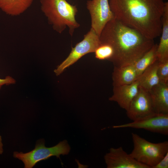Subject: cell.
Returning <instances> with one entry per match:
<instances>
[{
  "instance_id": "obj_1",
  "label": "cell",
  "mask_w": 168,
  "mask_h": 168,
  "mask_svg": "<svg viewBox=\"0 0 168 168\" xmlns=\"http://www.w3.org/2000/svg\"><path fill=\"white\" fill-rule=\"evenodd\" d=\"M116 19L147 38L160 36L165 2L163 0H109Z\"/></svg>"
},
{
  "instance_id": "obj_2",
  "label": "cell",
  "mask_w": 168,
  "mask_h": 168,
  "mask_svg": "<svg viewBox=\"0 0 168 168\" xmlns=\"http://www.w3.org/2000/svg\"><path fill=\"white\" fill-rule=\"evenodd\" d=\"M99 37L101 43L109 44L113 47L114 54L110 61L117 67L133 63L155 44L154 40L114 17L106 24Z\"/></svg>"
},
{
  "instance_id": "obj_3",
  "label": "cell",
  "mask_w": 168,
  "mask_h": 168,
  "mask_svg": "<svg viewBox=\"0 0 168 168\" xmlns=\"http://www.w3.org/2000/svg\"><path fill=\"white\" fill-rule=\"evenodd\" d=\"M40 2L41 11L53 29L61 34L67 27L72 36L75 30L80 26L75 18L78 12L76 6L66 0H40Z\"/></svg>"
},
{
  "instance_id": "obj_4",
  "label": "cell",
  "mask_w": 168,
  "mask_h": 168,
  "mask_svg": "<svg viewBox=\"0 0 168 168\" xmlns=\"http://www.w3.org/2000/svg\"><path fill=\"white\" fill-rule=\"evenodd\" d=\"M133 147L130 155L138 161L153 168L168 152V142H150L132 133Z\"/></svg>"
},
{
  "instance_id": "obj_5",
  "label": "cell",
  "mask_w": 168,
  "mask_h": 168,
  "mask_svg": "<svg viewBox=\"0 0 168 168\" xmlns=\"http://www.w3.org/2000/svg\"><path fill=\"white\" fill-rule=\"evenodd\" d=\"M44 144V140L40 139L37 142L33 150L26 153L15 152L13 156L23 162L24 168H32L38 162L47 160L52 156L59 158L61 155H67L70 150V147L65 140L50 147H46Z\"/></svg>"
},
{
  "instance_id": "obj_6",
  "label": "cell",
  "mask_w": 168,
  "mask_h": 168,
  "mask_svg": "<svg viewBox=\"0 0 168 168\" xmlns=\"http://www.w3.org/2000/svg\"><path fill=\"white\" fill-rule=\"evenodd\" d=\"M100 37L91 28L84 36L83 40L77 43L72 50L68 57L57 68L54 72L59 75L67 68L72 65L81 58L88 53H94L100 45Z\"/></svg>"
},
{
  "instance_id": "obj_7",
  "label": "cell",
  "mask_w": 168,
  "mask_h": 168,
  "mask_svg": "<svg viewBox=\"0 0 168 168\" xmlns=\"http://www.w3.org/2000/svg\"><path fill=\"white\" fill-rule=\"evenodd\" d=\"M86 6L91 16V28L100 36L106 24L114 18L109 0H88Z\"/></svg>"
},
{
  "instance_id": "obj_8",
  "label": "cell",
  "mask_w": 168,
  "mask_h": 168,
  "mask_svg": "<svg viewBox=\"0 0 168 168\" xmlns=\"http://www.w3.org/2000/svg\"><path fill=\"white\" fill-rule=\"evenodd\" d=\"M126 113L128 117L132 121L142 120L156 114L149 91L139 87L138 93Z\"/></svg>"
},
{
  "instance_id": "obj_9",
  "label": "cell",
  "mask_w": 168,
  "mask_h": 168,
  "mask_svg": "<svg viewBox=\"0 0 168 168\" xmlns=\"http://www.w3.org/2000/svg\"><path fill=\"white\" fill-rule=\"evenodd\" d=\"M113 128L142 129L164 135H168V114H156L142 120L114 125Z\"/></svg>"
},
{
  "instance_id": "obj_10",
  "label": "cell",
  "mask_w": 168,
  "mask_h": 168,
  "mask_svg": "<svg viewBox=\"0 0 168 168\" xmlns=\"http://www.w3.org/2000/svg\"><path fill=\"white\" fill-rule=\"evenodd\" d=\"M104 158L107 168H150L135 160L121 147L110 148Z\"/></svg>"
},
{
  "instance_id": "obj_11",
  "label": "cell",
  "mask_w": 168,
  "mask_h": 168,
  "mask_svg": "<svg viewBox=\"0 0 168 168\" xmlns=\"http://www.w3.org/2000/svg\"><path fill=\"white\" fill-rule=\"evenodd\" d=\"M139 85L138 78L130 84L113 86V94L109 100L116 102L121 108L126 111L138 93Z\"/></svg>"
},
{
  "instance_id": "obj_12",
  "label": "cell",
  "mask_w": 168,
  "mask_h": 168,
  "mask_svg": "<svg viewBox=\"0 0 168 168\" xmlns=\"http://www.w3.org/2000/svg\"><path fill=\"white\" fill-rule=\"evenodd\" d=\"M149 92L156 113L168 114V83H159Z\"/></svg>"
},
{
  "instance_id": "obj_13",
  "label": "cell",
  "mask_w": 168,
  "mask_h": 168,
  "mask_svg": "<svg viewBox=\"0 0 168 168\" xmlns=\"http://www.w3.org/2000/svg\"><path fill=\"white\" fill-rule=\"evenodd\" d=\"M139 77L133 63L120 67L114 66L112 73L113 86L129 84Z\"/></svg>"
},
{
  "instance_id": "obj_14",
  "label": "cell",
  "mask_w": 168,
  "mask_h": 168,
  "mask_svg": "<svg viewBox=\"0 0 168 168\" xmlns=\"http://www.w3.org/2000/svg\"><path fill=\"white\" fill-rule=\"evenodd\" d=\"M161 36L156 54L159 62L168 60V2H165L162 19Z\"/></svg>"
},
{
  "instance_id": "obj_15",
  "label": "cell",
  "mask_w": 168,
  "mask_h": 168,
  "mask_svg": "<svg viewBox=\"0 0 168 168\" xmlns=\"http://www.w3.org/2000/svg\"><path fill=\"white\" fill-rule=\"evenodd\" d=\"M34 0H0V9L11 16L20 15L31 5Z\"/></svg>"
},
{
  "instance_id": "obj_16",
  "label": "cell",
  "mask_w": 168,
  "mask_h": 168,
  "mask_svg": "<svg viewBox=\"0 0 168 168\" xmlns=\"http://www.w3.org/2000/svg\"><path fill=\"white\" fill-rule=\"evenodd\" d=\"M158 60L148 67L139 77V87L149 91L160 83L157 75Z\"/></svg>"
},
{
  "instance_id": "obj_17",
  "label": "cell",
  "mask_w": 168,
  "mask_h": 168,
  "mask_svg": "<svg viewBox=\"0 0 168 168\" xmlns=\"http://www.w3.org/2000/svg\"><path fill=\"white\" fill-rule=\"evenodd\" d=\"M157 46V44H155L148 51L133 63L139 77L148 67L158 60Z\"/></svg>"
},
{
  "instance_id": "obj_18",
  "label": "cell",
  "mask_w": 168,
  "mask_h": 168,
  "mask_svg": "<svg viewBox=\"0 0 168 168\" xmlns=\"http://www.w3.org/2000/svg\"><path fill=\"white\" fill-rule=\"evenodd\" d=\"M95 57L99 60H110L113 56L114 49L110 44L101 43L95 52Z\"/></svg>"
},
{
  "instance_id": "obj_19",
  "label": "cell",
  "mask_w": 168,
  "mask_h": 168,
  "mask_svg": "<svg viewBox=\"0 0 168 168\" xmlns=\"http://www.w3.org/2000/svg\"><path fill=\"white\" fill-rule=\"evenodd\" d=\"M158 62L157 73L159 82L168 83V60Z\"/></svg>"
},
{
  "instance_id": "obj_20",
  "label": "cell",
  "mask_w": 168,
  "mask_h": 168,
  "mask_svg": "<svg viewBox=\"0 0 168 168\" xmlns=\"http://www.w3.org/2000/svg\"><path fill=\"white\" fill-rule=\"evenodd\" d=\"M168 168V152L153 168Z\"/></svg>"
},
{
  "instance_id": "obj_21",
  "label": "cell",
  "mask_w": 168,
  "mask_h": 168,
  "mask_svg": "<svg viewBox=\"0 0 168 168\" xmlns=\"http://www.w3.org/2000/svg\"><path fill=\"white\" fill-rule=\"evenodd\" d=\"M16 83V81L12 77L7 76L4 79L0 78V89L2 86L4 85L14 84Z\"/></svg>"
},
{
  "instance_id": "obj_22",
  "label": "cell",
  "mask_w": 168,
  "mask_h": 168,
  "mask_svg": "<svg viewBox=\"0 0 168 168\" xmlns=\"http://www.w3.org/2000/svg\"><path fill=\"white\" fill-rule=\"evenodd\" d=\"M3 144L2 142V137L0 135V154H2L3 152Z\"/></svg>"
}]
</instances>
